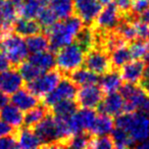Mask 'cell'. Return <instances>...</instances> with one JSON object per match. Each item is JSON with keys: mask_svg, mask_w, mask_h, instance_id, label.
I'll use <instances>...</instances> for the list:
<instances>
[{"mask_svg": "<svg viewBox=\"0 0 149 149\" xmlns=\"http://www.w3.org/2000/svg\"><path fill=\"white\" fill-rule=\"evenodd\" d=\"M15 133V128L7 124L4 120H0V137L13 135Z\"/></svg>", "mask_w": 149, "mask_h": 149, "instance_id": "43", "label": "cell"}, {"mask_svg": "<svg viewBox=\"0 0 149 149\" xmlns=\"http://www.w3.org/2000/svg\"><path fill=\"white\" fill-rule=\"evenodd\" d=\"M77 110L78 103L74 102V99L61 100L52 105V112H53L54 116L63 118V120L70 118Z\"/></svg>", "mask_w": 149, "mask_h": 149, "instance_id": "24", "label": "cell"}, {"mask_svg": "<svg viewBox=\"0 0 149 149\" xmlns=\"http://www.w3.org/2000/svg\"><path fill=\"white\" fill-rule=\"evenodd\" d=\"M70 78L77 86H88V85H96L99 81L97 74L91 72L88 68H77L70 72Z\"/></svg>", "mask_w": 149, "mask_h": 149, "instance_id": "22", "label": "cell"}, {"mask_svg": "<svg viewBox=\"0 0 149 149\" xmlns=\"http://www.w3.org/2000/svg\"><path fill=\"white\" fill-rule=\"evenodd\" d=\"M146 68V63L140 59H135L134 61H129L122 66L120 76L127 83L137 84L141 81L143 72Z\"/></svg>", "mask_w": 149, "mask_h": 149, "instance_id": "15", "label": "cell"}, {"mask_svg": "<svg viewBox=\"0 0 149 149\" xmlns=\"http://www.w3.org/2000/svg\"><path fill=\"white\" fill-rule=\"evenodd\" d=\"M46 116H47V107H46V105H36L35 107L27 110V113L24 116V124L28 128L35 127Z\"/></svg>", "mask_w": 149, "mask_h": 149, "instance_id": "31", "label": "cell"}, {"mask_svg": "<svg viewBox=\"0 0 149 149\" xmlns=\"http://www.w3.org/2000/svg\"><path fill=\"white\" fill-rule=\"evenodd\" d=\"M10 101L13 105H15L22 111H27L31 108L35 107L39 103V99L36 95H34L32 92L28 89H19L13 93L10 98Z\"/></svg>", "mask_w": 149, "mask_h": 149, "instance_id": "16", "label": "cell"}, {"mask_svg": "<svg viewBox=\"0 0 149 149\" xmlns=\"http://www.w3.org/2000/svg\"><path fill=\"white\" fill-rule=\"evenodd\" d=\"M8 101H9V98L7 96V94H5L4 92H2L0 90V107H2L5 104H7Z\"/></svg>", "mask_w": 149, "mask_h": 149, "instance_id": "46", "label": "cell"}, {"mask_svg": "<svg viewBox=\"0 0 149 149\" xmlns=\"http://www.w3.org/2000/svg\"><path fill=\"white\" fill-rule=\"evenodd\" d=\"M133 19H131L134 25V28L136 30L137 38L139 39H148L149 38V24L144 22L141 19H137L136 15H132Z\"/></svg>", "mask_w": 149, "mask_h": 149, "instance_id": "38", "label": "cell"}, {"mask_svg": "<svg viewBox=\"0 0 149 149\" xmlns=\"http://www.w3.org/2000/svg\"><path fill=\"white\" fill-rule=\"evenodd\" d=\"M141 19H143L144 22H146L147 24H149V7L144 11L143 13H141Z\"/></svg>", "mask_w": 149, "mask_h": 149, "instance_id": "48", "label": "cell"}, {"mask_svg": "<svg viewBox=\"0 0 149 149\" xmlns=\"http://www.w3.org/2000/svg\"><path fill=\"white\" fill-rule=\"evenodd\" d=\"M17 6L10 0H0V19L6 27L13 30V24L17 19Z\"/></svg>", "mask_w": 149, "mask_h": 149, "instance_id": "26", "label": "cell"}, {"mask_svg": "<svg viewBox=\"0 0 149 149\" xmlns=\"http://www.w3.org/2000/svg\"><path fill=\"white\" fill-rule=\"evenodd\" d=\"M116 126L124 129L136 144L149 138V114L144 112H123L116 118Z\"/></svg>", "mask_w": 149, "mask_h": 149, "instance_id": "2", "label": "cell"}, {"mask_svg": "<svg viewBox=\"0 0 149 149\" xmlns=\"http://www.w3.org/2000/svg\"><path fill=\"white\" fill-rule=\"evenodd\" d=\"M50 8L57 19H64L70 17L74 11V0H51Z\"/></svg>", "mask_w": 149, "mask_h": 149, "instance_id": "30", "label": "cell"}, {"mask_svg": "<svg viewBox=\"0 0 149 149\" xmlns=\"http://www.w3.org/2000/svg\"><path fill=\"white\" fill-rule=\"evenodd\" d=\"M135 146H137L138 148H142V149H149V138L145 139V140L141 141V142L137 143Z\"/></svg>", "mask_w": 149, "mask_h": 149, "instance_id": "47", "label": "cell"}, {"mask_svg": "<svg viewBox=\"0 0 149 149\" xmlns=\"http://www.w3.org/2000/svg\"><path fill=\"white\" fill-rule=\"evenodd\" d=\"M140 83H141V87L146 92H149V65L148 68H145Z\"/></svg>", "mask_w": 149, "mask_h": 149, "instance_id": "44", "label": "cell"}, {"mask_svg": "<svg viewBox=\"0 0 149 149\" xmlns=\"http://www.w3.org/2000/svg\"><path fill=\"white\" fill-rule=\"evenodd\" d=\"M96 27L100 32L107 33L118 26L120 22V13L113 2L105 5L103 10H100L99 15L95 19Z\"/></svg>", "mask_w": 149, "mask_h": 149, "instance_id": "10", "label": "cell"}, {"mask_svg": "<svg viewBox=\"0 0 149 149\" xmlns=\"http://www.w3.org/2000/svg\"><path fill=\"white\" fill-rule=\"evenodd\" d=\"M114 29H116V35L124 41H133L137 38L136 30L131 19L120 21Z\"/></svg>", "mask_w": 149, "mask_h": 149, "instance_id": "33", "label": "cell"}, {"mask_svg": "<svg viewBox=\"0 0 149 149\" xmlns=\"http://www.w3.org/2000/svg\"><path fill=\"white\" fill-rule=\"evenodd\" d=\"M24 85V80L19 70L7 68L0 72V90L5 94H13Z\"/></svg>", "mask_w": 149, "mask_h": 149, "instance_id": "14", "label": "cell"}, {"mask_svg": "<svg viewBox=\"0 0 149 149\" xmlns=\"http://www.w3.org/2000/svg\"><path fill=\"white\" fill-rule=\"evenodd\" d=\"M113 147L112 141L110 137H107V135L103 136H96V138H91L89 148L95 149H110Z\"/></svg>", "mask_w": 149, "mask_h": 149, "instance_id": "39", "label": "cell"}, {"mask_svg": "<svg viewBox=\"0 0 149 149\" xmlns=\"http://www.w3.org/2000/svg\"><path fill=\"white\" fill-rule=\"evenodd\" d=\"M111 134V141L113 147L118 149H125V148H130L136 145V143L134 142L131 136L122 128L116 127V129H112V131L110 132Z\"/></svg>", "mask_w": 149, "mask_h": 149, "instance_id": "29", "label": "cell"}, {"mask_svg": "<svg viewBox=\"0 0 149 149\" xmlns=\"http://www.w3.org/2000/svg\"><path fill=\"white\" fill-rule=\"evenodd\" d=\"M41 26L39 23L35 22L31 19H15V21L13 24V30L15 34L22 36V37H29V36L35 35L37 33H40L41 31Z\"/></svg>", "mask_w": 149, "mask_h": 149, "instance_id": "18", "label": "cell"}, {"mask_svg": "<svg viewBox=\"0 0 149 149\" xmlns=\"http://www.w3.org/2000/svg\"><path fill=\"white\" fill-rule=\"evenodd\" d=\"M120 93L125 99V112L140 111L149 114V96L142 87L127 83L120 86Z\"/></svg>", "mask_w": 149, "mask_h": 149, "instance_id": "3", "label": "cell"}, {"mask_svg": "<svg viewBox=\"0 0 149 149\" xmlns=\"http://www.w3.org/2000/svg\"><path fill=\"white\" fill-rule=\"evenodd\" d=\"M83 28V22L78 17H68L61 22H56L47 29V38L49 47L52 51H57L60 48L70 44Z\"/></svg>", "mask_w": 149, "mask_h": 149, "instance_id": "1", "label": "cell"}, {"mask_svg": "<svg viewBox=\"0 0 149 149\" xmlns=\"http://www.w3.org/2000/svg\"><path fill=\"white\" fill-rule=\"evenodd\" d=\"M99 111L102 113L108 114L110 116H118V114L125 112V99L120 93L110 92L98 105Z\"/></svg>", "mask_w": 149, "mask_h": 149, "instance_id": "13", "label": "cell"}, {"mask_svg": "<svg viewBox=\"0 0 149 149\" xmlns=\"http://www.w3.org/2000/svg\"><path fill=\"white\" fill-rule=\"evenodd\" d=\"M10 62L9 60L7 59V57L2 53V52L0 51V72H2V70H5L7 68H10Z\"/></svg>", "mask_w": 149, "mask_h": 149, "instance_id": "45", "label": "cell"}, {"mask_svg": "<svg viewBox=\"0 0 149 149\" xmlns=\"http://www.w3.org/2000/svg\"><path fill=\"white\" fill-rule=\"evenodd\" d=\"M61 80V74L59 70H50L42 72L36 79L28 82L27 89L37 97H44L54 89L58 82Z\"/></svg>", "mask_w": 149, "mask_h": 149, "instance_id": "6", "label": "cell"}, {"mask_svg": "<svg viewBox=\"0 0 149 149\" xmlns=\"http://www.w3.org/2000/svg\"><path fill=\"white\" fill-rule=\"evenodd\" d=\"M38 23L41 26V28H44L45 30H47L48 28H50L54 23L57 22V17L55 15V13L52 11V9L47 8L44 6L43 9L41 10V13L38 15Z\"/></svg>", "mask_w": 149, "mask_h": 149, "instance_id": "37", "label": "cell"}, {"mask_svg": "<svg viewBox=\"0 0 149 149\" xmlns=\"http://www.w3.org/2000/svg\"><path fill=\"white\" fill-rule=\"evenodd\" d=\"M39 1L42 3V4L44 5V6H46V5L50 4V2H51V0H39Z\"/></svg>", "mask_w": 149, "mask_h": 149, "instance_id": "51", "label": "cell"}, {"mask_svg": "<svg viewBox=\"0 0 149 149\" xmlns=\"http://www.w3.org/2000/svg\"><path fill=\"white\" fill-rule=\"evenodd\" d=\"M28 60L38 68H40L42 72L53 70V68L55 66V56L52 52L46 51V50L32 53Z\"/></svg>", "mask_w": 149, "mask_h": 149, "instance_id": "21", "label": "cell"}, {"mask_svg": "<svg viewBox=\"0 0 149 149\" xmlns=\"http://www.w3.org/2000/svg\"><path fill=\"white\" fill-rule=\"evenodd\" d=\"M130 50L132 59H141L144 58L146 53L149 50V43L144 39H139V40H133L132 44L129 47Z\"/></svg>", "mask_w": 149, "mask_h": 149, "instance_id": "36", "label": "cell"}, {"mask_svg": "<svg viewBox=\"0 0 149 149\" xmlns=\"http://www.w3.org/2000/svg\"><path fill=\"white\" fill-rule=\"evenodd\" d=\"M77 103L82 107L96 108L103 98V91L96 85H88L82 87L80 91H77Z\"/></svg>", "mask_w": 149, "mask_h": 149, "instance_id": "12", "label": "cell"}, {"mask_svg": "<svg viewBox=\"0 0 149 149\" xmlns=\"http://www.w3.org/2000/svg\"><path fill=\"white\" fill-rule=\"evenodd\" d=\"M10 1H11V2L13 3V4L15 5V6L17 7V6H19V5H21V4H22V3H23V2H25L26 0H10Z\"/></svg>", "mask_w": 149, "mask_h": 149, "instance_id": "50", "label": "cell"}, {"mask_svg": "<svg viewBox=\"0 0 149 149\" xmlns=\"http://www.w3.org/2000/svg\"><path fill=\"white\" fill-rule=\"evenodd\" d=\"M96 38V32L88 27H83L76 36V41L85 51H89L90 49L95 47L97 42Z\"/></svg>", "mask_w": 149, "mask_h": 149, "instance_id": "28", "label": "cell"}, {"mask_svg": "<svg viewBox=\"0 0 149 149\" xmlns=\"http://www.w3.org/2000/svg\"><path fill=\"white\" fill-rule=\"evenodd\" d=\"M64 147H70V148L74 149H82V148H88L91 142V136L87 134L86 132L77 133V134L72 135L68 141H65Z\"/></svg>", "mask_w": 149, "mask_h": 149, "instance_id": "34", "label": "cell"}, {"mask_svg": "<svg viewBox=\"0 0 149 149\" xmlns=\"http://www.w3.org/2000/svg\"><path fill=\"white\" fill-rule=\"evenodd\" d=\"M0 118L13 128H19L24 124V114L19 108L11 104H5L0 110Z\"/></svg>", "mask_w": 149, "mask_h": 149, "instance_id": "19", "label": "cell"}, {"mask_svg": "<svg viewBox=\"0 0 149 149\" xmlns=\"http://www.w3.org/2000/svg\"><path fill=\"white\" fill-rule=\"evenodd\" d=\"M19 72L21 74L24 81L30 82V81H32V80L36 79L38 76H40V74L44 72H42L40 68H38L36 65L31 63L29 60H28V61L24 60L23 62H21V63L19 64Z\"/></svg>", "mask_w": 149, "mask_h": 149, "instance_id": "35", "label": "cell"}, {"mask_svg": "<svg viewBox=\"0 0 149 149\" xmlns=\"http://www.w3.org/2000/svg\"><path fill=\"white\" fill-rule=\"evenodd\" d=\"M149 7V0H134L132 2L131 13L134 15H140Z\"/></svg>", "mask_w": 149, "mask_h": 149, "instance_id": "40", "label": "cell"}, {"mask_svg": "<svg viewBox=\"0 0 149 149\" xmlns=\"http://www.w3.org/2000/svg\"><path fill=\"white\" fill-rule=\"evenodd\" d=\"M77 85L70 79H61L53 90L44 96V104L52 106L53 104L66 99H74L77 95Z\"/></svg>", "mask_w": 149, "mask_h": 149, "instance_id": "7", "label": "cell"}, {"mask_svg": "<svg viewBox=\"0 0 149 149\" xmlns=\"http://www.w3.org/2000/svg\"><path fill=\"white\" fill-rule=\"evenodd\" d=\"M133 0H114L113 3L118 9L120 13H125V15H129L131 13V7H132Z\"/></svg>", "mask_w": 149, "mask_h": 149, "instance_id": "42", "label": "cell"}, {"mask_svg": "<svg viewBox=\"0 0 149 149\" xmlns=\"http://www.w3.org/2000/svg\"><path fill=\"white\" fill-rule=\"evenodd\" d=\"M101 8L102 5L98 0H74V9L83 23H93Z\"/></svg>", "mask_w": 149, "mask_h": 149, "instance_id": "11", "label": "cell"}, {"mask_svg": "<svg viewBox=\"0 0 149 149\" xmlns=\"http://www.w3.org/2000/svg\"><path fill=\"white\" fill-rule=\"evenodd\" d=\"M44 5L39 0H26L21 5L17 6V13L25 19H35L43 9Z\"/></svg>", "mask_w": 149, "mask_h": 149, "instance_id": "25", "label": "cell"}, {"mask_svg": "<svg viewBox=\"0 0 149 149\" xmlns=\"http://www.w3.org/2000/svg\"><path fill=\"white\" fill-rule=\"evenodd\" d=\"M87 55H85L83 63L86 68L97 74H103L104 72L110 70L111 63L107 53L103 50L92 48L87 51Z\"/></svg>", "mask_w": 149, "mask_h": 149, "instance_id": "9", "label": "cell"}, {"mask_svg": "<svg viewBox=\"0 0 149 149\" xmlns=\"http://www.w3.org/2000/svg\"><path fill=\"white\" fill-rule=\"evenodd\" d=\"M113 127L114 122L111 116L100 112L99 116H96L93 125L90 129V132L95 136H103V135L110 134Z\"/></svg>", "mask_w": 149, "mask_h": 149, "instance_id": "23", "label": "cell"}, {"mask_svg": "<svg viewBox=\"0 0 149 149\" xmlns=\"http://www.w3.org/2000/svg\"><path fill=\"white\" fill-rule=\"evenodd\" d=\"M0 51L2 52L11 64L19 65L28 57L29 50L23 37L17 34L8 33L0 39Z\"/></svg>", "mask_w": 149, "mask_h": 149, "instance_id": "5", "label": "cell"}, {"mask_svg": "<svg viewBox=\"0 0 149 149\" xmlns=\"http://www.w3.org/2000/svg\"><path fill=\"white\" fill-rule=\"evenodd\" d=\"M26 45L31 53H36V52L44 51L49 47V42H48L47 36L42 35V34H35L27 37L26 39Z\"/></svg>", "mask_w": 149, "mask_h": 149, "instance_id": "32", "label": "cell"}, {"mask_svg": "<svg viewBox=\"0 0 149 149\" xmlns=\"http://www.w3.org/2000/svg\"><path fill=\"white\" fill-rule=\"evenodd\" d=\"M96 116L97 114L93 108L83 107L82 109L77 110L70 118L66 120L70 136L77 133L90 131Z\"/></svg>", "mask_w": 149, "mask_h": 149, "instance_id": "8", "label": "cell"}, {"mask_svg": "<svg viewBox=\"0 0 149 149\" xmlns=\"http://www.w3.org/2000/svg\"><path fill=\"white\" fill-rule=\"evenodd\" d=\"M144 59H145V63L149 65V50H148V52L146 53V55L144 56Z\"/></svg>", "mask_w": 149, "mask_h": 149, "instance_id": "52", "label": "cell"}, {"mask_svg": "<svg viewBox=\"0 0 149 149\" xmlns=\"http://www.w3.org/2000/svg\"><path fill=\"white\" fill-rule=\"evenodd\" d=\"M110 63L113 68H122L124 64L129 62L132 59L130 50L129 47H127L126 44H120V45L116 46V48L110 51Z\"/></svg>", "mask_w": 149, "mask_h": 149, "instance_id": "27", "label": "cell"}, {"mask_svg": "<svg viewBox=\"0 0 149 149\" xmlns=\"http://www.w3.org/2000/svg\"><path fill=\"white\" fill-rule=\"evenodd\" d=\"M98 82L102 91L105 93H110V92H116L120 90V86L123 85V78L120 72L116 70H108L104 72Z\"/></svg>", "mask_w": 149, "mask_h": 149, "instance_id": "20", "label": "cell"}, {"mask_svg": "<svg viewBox=\"0 0 149 149\" xmlns=\"http://www.w3.org/2000/svg\"><path fill=\"white\" fill-rule=\"evenodd\" d=\"M17 147V139L13 134L0 137V149H13Z\"/></svg>", "mask_w": 149, "mask_h": 149, "instance_id": "41", "label": "cell"}, {"mask_svg": "<svg viewBox=\"0 0 149 149\" xmlns=\"http://www.w3.org/2000/svg\"><path fill=\"white\" fill-rule=\"evenodd\" d=\"M98 1H99L100 4H101L102 6H105V5H107L112 2V0H98Z\"/></svg>", "mask_w": 149, "mask_h": 149, "instance_id": "49", "label": "cell"}, {"mask_svg": "<svg viewBox=\"0 0 149 149\" xmlns=\"http://www.w3.org/2000/svg\"><path fill=\"white\" fill-rule=\"evenodd\" d=\"M55 57V65L58 70L66 74L77 70L83 64L85 59V50L78 43H70L57 50Z\"/></svg>", "mask_w": 149, "mask_h": 149, "instance_id": "4", "label": "cell"}, {"mask_svg": "<svg viewBox=\"0 0 149 149\" xmlns=\"http://www.w3.org/2000/svg\"><path fill=\"white\" fill-rule=\"evenodd\" d=\"M17 147L23 149H32V148H39L42 147V142L39 137L36 135V133L31 128H23L19 129L17 136Z\"/></svg>", "mask_w": 149, "mask_h": 149, "instance_id": "17", "label": "cell"}]
</instances>
